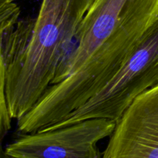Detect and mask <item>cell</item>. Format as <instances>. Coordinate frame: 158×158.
<instances>
[{"instance_id":"cell-1","label":"cell","mask_w":158,"mask_h":158,"mask_svg":"<svg viewBox=\"0 0 158 158\" xmlns=\"http://www.w3.org/2000/svg\"><path fill=\"white\" fill-rule=\"evenodd\" d=\"M158 17V0H94L73 48L38 103L16 120L19 134L49 129L100 90Z\"/></svg>"},{"instance_id":"cell-3","label":"cell","mask_w":158,"mask_h":158,"mask_svg":"<svg viewBox=\"0 0 158 158\" xmlns=\"http://www.w3.org/2000/svg\"><path fill=\"white\" fill-rule=\"evenodd\" d=\"M157 86L158 17L112 78L84 104L49 129L92 118L117 122L137 97Z\"/></svg>"},{"instance_id":"cell-5","label":"cell","mask_w":158,"mask_h":158,"mask_svg":"<svg viewBox=\"0 0 158 158\" xmlns=\"http://www.w3.org/2000/svg\"><path fill=\"white\" fill-rule=\"evenodd\" d=\"M102 158H158V86L137 97L123 113Z\"/></svg>"},{"instance_id":"cell-9","label":"cell","mask_w":158,"mask_h":158,"mask_svg":"<svg viewBox=\"0 0 158 158\" xmlns=\"http://www.w3.org/2000/svg\"><path fill=\"white\" fill-rule=\"evenodd\" d=\"M9 2H15V0H9Z\"/></svg>"},{"instance_id":"cell-8","label":"cell","mask_w":158,"mask_h":158,"mask_svg":"<svg viewBox=\"0 0 158 158\" xmlns=\"http://www.w3.org/2000/svg\"><path fill=\"white\" fill-rule=\"evenodd\" d=\"M0 158H14L11 155H9L6 151V149L3 148L2 145L0 146Z\"/></svg>"},{"instance_id":"cell-6","label":"cell","mask_w":158,"mask_h":158,"mask_svg":"<svg viewBox=\"0 0 158 158\" xmlns=\"http://www.w3.org/2000/svg\"><path fill=\"white\" fill-rule=\"evenodd\" d=\"M2 34H0V146L2 145L5 137L11 129L12 120L9 114V108H8L6 96L5 69L2 55Z\"/></svg>"},{"instance_id":"cell-7","label":"cell","mask_w":158,"mask_h":158,"mask_svg":"<svg viewBox=\"0 0 158 158\" xmlns=\"http://www.w3.org/2000/svg\"><path fill=\"white\" fill-rule=\"evenodd\" d=\"M20 15V8L15 2L0 0V34L13 26Z\"/></svg>"},{"instance_id":"cell-2","label":"cell","mask_w":158,"mask_h":158,"mask_svg":"<svg viewBox=\"0 0 158 158\" xmlns=\"http://www.w3.org/2000/svg\"><path fill=\"white\" fill-rule=\"evenodd\" d=\"M94 0H43L35 18L19 19L2 35L8 108L27 114L63 68Z\"/></svg>"},{"instance_id":"cell-4","label":"cell","mask_w":158,"mask_h":158,"mask_svg":"<svg viewBox=\"0 0 158 158\" xmlns=\"http://www.w3.org/2000/svg\"><path fill=\"white\" fill-rule=\"evenodd\" d=\"M116 123L92 118L62 127L19 134L5 149L14 158H102L97 144L110 137Z\"/></svg>"}]
</instances>
